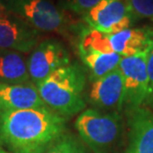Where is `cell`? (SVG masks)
Returning <instances> with one entry per match:
<instances>
[{"label":"cell","instance_id":"12","mask_svg":"<svg viewBox=\"0 0 153 153\" xmlns=\"http://www.w3.org/2000/svg\"><path fill=\"white\" fill-rule=\"evenodd\" d=\"M108 39L114 53L128 57L146 51L153 40V31L148 28L130 27L114 34H108Z\"/></svg>","mask_w":153,"mask_h":153},{"label":"cell","instance_id":"15","mask_svg":"<svg viewBox=\"0 0 153 153\" xmlns=\"http://www.w3.org/2000/svg\"><path fill=\"white\" fill-rule=\"evenodd\" d=\"M46 153H88L82 142L73 134L65 133Z\"/></svg>","mask_w":153,"mask_h":153},{"label":"cell","instance_id":"6","mask_svg":"<svg viewBox=\"0 0 153 153\" xmlns=\"http://www.w3.org/2000/svg\"><path fill=\"white\" fill-rule=\"evenodd\" d=\"M118 67L123 76V103L129 111L142 106L146 102L148 91L145 52L123 57Z\"/></svg>","mask_w":153,"mask_h":153},{"label":"cell","instance_id":"9","mask_svg":"<svg viewBox=\"0 0 153 153\" xmlns=\"http://www.w3.org/2000/svg\"><path fill=\"white\" fill-rule=\"evenodd\" d=\"M88 100L97 108L120 111L124 105V85L119 67L108 75L94 79Z\"/></svg>","mask_w":153,"mask_h":153},{"label":"cell","instance_id":"20","mask_svg":"<svg viewBox=\"0 0 153 153\" xmlns=\"http://www.w3.org/2000/svg\"><path fill=\"white\" fill-rule=\"evenodd\" d=\"M0 153H11V152L7 151L6 149H4L3 147H1V146H0Z\"/></svg>","mask_w":153,"mask_h":153},{"label":"cell","instance_id":"18","mask_svg":"<svg viewBox=\"0 0 153 153\" xmlns=\"http://www.w3.org/2000/svg\"><path fill=\"white\" fill-rule=\"evenodd\" d=\"M70 8L79 14L85 15L94 8L100 0H67Z\"/></svg>","mask_w":153,"mask_h":153},{"label":"cell","instance_id":"5","mask_svg":"<svg viewBox=\"0 0 153 153\" xmlns=\"http://www.w3.org/2000/svg\"><path fill=\"white\" fill-rule=\"evenodd\" d=\"M88 27L105 34L123 31L135 22L127 0H100L84 15Z\"/></svg>","mask_w":153,"mask_h":153},{"label":"cell","instance_id":"4","mask_svg":"<svg viewBox=\"0 0 153 153\" xmlns=\"http://www.w3.org/2000/svg\"><path fill=\"white\" fill-rule=\"evenodd\" d=\"M12 10L37 31L66 33L69 17L49 0H14Z\"/></svg>","mask_w":153,"mask_h":153},{"label":"cell","instance_id":"8","mask_svg":"<svg viewBox=\"0 0 153 153\" xmlns=\"http://www.w3.org/2000/svg\"><path fill=\"white\" fill-rule=\"evenodd\" d=\"M38 37L37 30L21 17L7 13L0 18V51L29 53L38 45Z\"/></svg>","mask_w":153,"mask_h":153},{"label":"cell","instance_id":"19","mask_svg":"<svg viewBox=\"0 0 153 153\" xmlns=\"http://www.w3.org/2000/svg\"><path fill=\"white\" fill-rule=\"evenodd\" d=\"M8 13V11H7V9H6L4 6H3L1 3H0V18L4 16L5 14H7Z\"/></svg>","mask_w":153,"mask_h":153},{"label":"cell","instance_id":"1","mask_svg":"<svg viewBox=\"0 0 153 153\" xmlns=\"http://www.w3.org/2000/svg\"><path fill=\"white\" fill-rule=\"evenodd\" d=\"M66 120L48 106L0 112V146L11 153H46L66 133Z\"/></svg>","mask_w":153,"mask_h":153},{"label":"cell","instance_id":"17","mask_svg":"<svg viewBox=\"0 0 153 153\" xmlns=\"http://www.w3.org/2000/svg\"><path fill=\"white\" fill-rule=\"evenodd\" d=\"M146 54V68L148 76V91L146 102L153 108V40L148 45L145 51Z\"/></svg>","mask_w":153,"mask_h":153},{"label":"cell","instance_id":"7","mask_svg":"<svg viewBox=\"0 0 153 153\" xmlns=\"http://www.w3.org/2000/svg\"><path fill=\"white\" fill-rule=\"evenodd\" d=\"M30 79L36 85L52 73L70 64L68 50L56 40H45L33 49L27 59Z\"/></svg>","mask_w":153,"mask_h":153},{"label":"cell","instance_id":"3","mask_svg":"<svg viewBox=\"0 0 153 153\" xmlns=\"http://www.w3.org/2000/svg\"><path fill=\"white\" fill-rule=\"evenodd\" d=\"M81 139L94 153H112L120 137V117L96 108L82 111L75 121Z\"/></svg>","mask_w":153,"mask_h":153},{"label":"cell","instance_id":"14","mask_svg":"<svg viewBox=\"0 0 153 153\" xmlns=\"http://www.w3.org/2000/svg\"><path fill=\"white\" fill-rule=\"evenodd\" d=\"M82 63L90 70L94 79H100L118 68L123 57L116 53H100L96 51H79Z\"/></svg>","mask_w":153,"mask_h":153},{"label":"cell","instance_id":"10","mask_svg":"<svg viewBox=\"0 0 153 153\" xmlns=\"http://www.w3.org/2000/svg\"><path fill=\"white\" fill-rule=\"evenodd\" d=\"M126 153H153V111L145 106L128 111Z\"/></svg>","mask_w":153,"mask_h":153},{"label":"cell","instance_id":"16","mask_svg":"<svg viewBox=\"0 0 153 153\" xmlns=\"http://www.w3.org/2000/svg\"><path fill=\"white\" fill-rule=\"evenodd\" d=\"M131 13L137 19H153V0H127Z\"/></svg>","mask_w":153,"mask_h":153},{"label":"cell","instance_id":"11","mask_svg":"<svg viewBox=\"0 0 153 153\" xmlns=\"http://www.w3.org/2000/svg\"><path fill=\"white\" fill-rule=\"evenodd\" d=\"M47 106L32 82L25 84L0 82V112L41 108Z\"/></svg>","mask_w":153,"mask_h":153},{"label":"cell","instance_id":"2","mask_svg":"<svg viewBox=\"0 0 153 153\" xmlns=\"http://www.w3.org/2000/svg\"><path fill=\"white\" fill-rule=\"evenodd\" d=\"M45 105L58 114L69 117L85 108L82 97L85 75L78 64H71L56 70L36 85Z\"/></svg>","mask_w":153,"mask_h":153},{"label":"cell","instance_id":"13","mask_svg":"<svg viewBox=\"0 0 153 153\" xmlns=\"http://www.w3.org/2000/svg\"><path fill=\"white\" fill-rule=\"evenodd\" d=\"M31 82L24 55L15 51H0V82L25 84Z\"/></svg>","mask_w":153,"mask_h":153}]
</instances>
